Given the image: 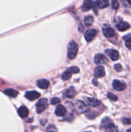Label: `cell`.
<instances>
[{
  "mask_svg": "<svg viewBox=\"0 0 131 132\" xmlns=\"http://www.w3.org/2000/svg\"><path fill=\"white\" fill-rule=\"evenodd\" d=\"M60 102V100L59 99V98L53 97V98H52V99H51V104L55 105V104H58V103H59Z\"/></svg>",
  "mask_w": 131,
  "mask_h": 132,
  "instance_id": "obj_27",
  "label": "cell"
},
{
  "mask_svg": "<svg viewBox=\"0 0 131 132\" xmlns=\"http://www.w3.org/2000/svg\"><path fill=\"white\" fill-rule=\"evenodd\" d=\"M17 113L18 115L21 118H25V117H26L28 116L29 112H28V110L26 107L24 106H21L17 110Z\"/></svg>",
  "mask_w": 131,
  "mask_h": 132,
  "instance_id": "obj_12",
  "label": "cell"
},
{
  "mask_svg": "<svg viewBox=\"0 0 131 132\" xmlns=\"http://www.w3.org/2000/svg\"><path fill=\"white\" fill-rule=\"evenodd\" d=\"M68 70L73 74V73H77L79 72V68L77 67H71L70 68H68Z\"/></svg>",
  "mask_w": 131,
  "mask_h": 132,
  "instance_id": "obj_23",
  "label": "cell"
},
{
  "mask_svg": "<svg viewBox=\"0 0 131 132\" xmlns=\"http://www.w3.org/2000/svg\"><path fill=\"white\" fill-rule=\"evenodd\" d=\"M116 28L119 31L123 32V31L127 30L130 28V24L127 22L121 21L116 24Z\"/></svg>",
  "mask_w": 131,
  "mask_h": 132,
  "instance_id": "obj_11",
  "label": "cell"
},
{
  "mask_svg": "<svg viewBox=\"0 0 131 132\" xmlns=\"http://www.w3.org/2000/svg\"><path fill=\"white\" fill-rule=\"evenodd\" d=\"M96 34H97V32H96V30L95 29H91L88 30L86 31L85 32L84 34V37L85 39L86 40L87 42H91L92 39L95 37V36H96Z\"/></svg>",
  "mask_w": 131,
  "mask_h": 132,
  "instance_id": "obj_5",
  "label": "cell"
},
{
  "mask_svg": "<svg viewBox=\"0 0 131 132\" xmlns=\"http://www.w3.org/2000/svg\"><path fill=\"white\" fill-rule=\"evenodd\" d=\"M55 113L57 116H59V117H63V116H65L66 113V110L64 108V106L60 104V105H59L56 108Z\"/></svg>",
  "mask_w": 131,
  "mask_h": 132,
  "instance_id": "obj_14",
  "label": "cell"
},
{
  "mask_svg": "<svg viewBox=\"0 0 131 132\" xmlns=\"http://www.w3.org/2000/svg\"><path fill=\"white\" fill-rule=\"evenodd\" d=\"M86 132H91V131H86Z\"/></svg>",
  "mask_w": 131,
  "mask_h": 132,
  "instance_id": "obj_33",
  "label": "cell"
},
{
  "mask_svg": "<svg viewBox=\"0 0 131 132\" xmlns=\"http://www.w3.org/2000/svg\"><path fill=\"white\" fill-rule=\"evenodd\" d=\"M78 47L77 44L74 41H71L68 45V57L69 59H73L77 55Z\"/></svg>",
  "mask_w": 131,
  "mask_h": 132,
  "instance_id": "obj_2",
  "label": "cell"
},
{
  "mask_svg": "<svg viewBox=\"0 0 131 132\" xmlns=\"http://www.w3.org/2000/svg\"><path fill=\"white\" fill-rule=\"evenodd\" d=\"M127 132H131V128H130V129H128V130H127Z\"/></svg>",
  "mask_w": 131,
  "mask_h": 132,
  "instance_id": "obj_31",
  "label": "cell"
},
{
  "mask_svg": "<svg viewBox=\"0 0 131 132\" xmlns=\"http://www.w3.org/2000/svg\"><path fill=\"white\" fill-rule=\"evenodd\" d=\"M71 75L72 73L67 69L66 70L62 73V80H64V81H68V80H69V79L71 78Z\"/></svg>",
  "mask_w": 131,
  "mask_h": 132,
  "instance_id": "obj_22",
  "label": "cell"
},
{
  "mask_svg": "<svg viewBox=\"0 0 131 132\" xmlns=\"http://www.w3.org/2000/svg\"><path fill=\"white\" fill-rule=\"evenodd\" d=\"M92 0H84L83 5L82 6V10L83 11H88L92 8Z\"/></svg>",
  "mask_w": 131,
  "mask_h": 132,
  "instance_id": "obj_16",
  "label": "cell"
},
{
  "mask_svg": "<svg viewBox=\"0 0 131 132\" xmlns=\"http://www.w3.org/2000/svg\"><path fill=\"white\" fill-rule=\"evenodd\" d=\"M122 121L125 125H131V117L130 118H123Z\"/></svg>",
  "mask_w": 131,
  "mask_h": 132,
  "instance_id": "obj_28",
  "label": "cell"
},
{
  "mask_svg": "<svg viewBox=\"0 0 131 132\" xmlns=\"http://www.w3.org/2000/svg\"><path fill=\"white\" fill-rule=\"evenodd\" d=\"M41 94L36 91L27 92L25 94V97L29 101H33L39 98Z\"/></svg>",
  "mask_w": 131,
  "mask_h": 132,
  "instance_id": "obj_8",
  "label": "cell"
},
{
  "mask_svg": "<svg viewBox=\"0 0 131 132\" xmlns=\"http://www.w3.org/2000/svg\"><path fill=\"white\" fill-rule=\"evenodd\" d=\"M94 61L96 64H100V63H104L105 61V58L104 55L101 54H96L94 58Z\"/></svg>",
  "mask_w": 131,
  "mask_h": 132,
  "instance_id": "obj_18",
  "label": "cell"
},
{
  "mask_svg": "<svg viewBox=\"0 0 131 132\" xmlns=\"http://www.w3.org/2000/svg\"><path fill=\"white\" fill-rule=\"evenodd\" d=\"M49 132H55V131H49Z\"/></svg>",
  "mask_w": 131,
  "mask_h": 132,
  "instance_id": "obj_32",
  "label": "cell"
},
{
  "mask_svg": "<svg viewBox=\"0 0 131 132\" xmlns=\"http://www.w3.org/2000/svg\"><path fill=\"white\" fill-rule=\"evenodd\" d=\"M101 126V128H104L106 132H118V130L115 125L108 117H105L102 120Z\"/></svg>",
  "mask_w": 131,
  "mask_h": 132,
  "instance_id": "obj_1",
  "label": "cell"
},
{
  "mask_svg": "<svg viewBox=\"0 0 131 132\" xmlns=\"http://www.w3.org/2000/svg\"><path fill=\"white\" fill-rule=\"evenodd\" d=\"M37 85L39 88L41 89H46L50 85V82L48 80L44 79H42L38 80L37 82Z\"/></svg>",
  "mask_w": 131,
  "mask_h": 132,
  "instance_id": "obj_15",
  "label": "cell"
},
{
  "mask_svg": "<svg viewBox=\"0 0 131 132\" xmlns=\"http://www.w3.org/2000/svg\"><path fill=\"white\" fill-rule=\"evenodd\" d=\"M114 69H115L117 72H120L122 70V67L121 66V64H117L114 65Z\"/></svg>",
  "mask_w": 131,
  "mask_h": 132,
  "instance_id": "obj_29",
  "label": "cell"
},
{
  "mask_svg": "<svg viewBox=\"0 0 131 132\" xmlns=\"http://www.w3.org/2000/svg\"><path fill=\"white\" fill-rule=\"evenodd\" d=\"M113 86L114 90L117 91H123L126 88V85L118 80H114L113 82Z\"/></svg>",
  "mask_w": 131,
  "mask_h": 132,
  "instance_id": "obj_7",
  "label": "cell"
},
{
  "mask_svg": "<svg viewBox=\"0 0 131 132\" xmlns=\"http://www.w3.org/2000/svg\"><path fill=\"white\" fill-rule=\"evenodd\" d=\"M125 46L128 49L131 50V37H129L125 41Z\"/></svg>",
  "mask_w": 131,
  "mask_h": 132,
  "instance_id": "obj_26",
  "label": "cell"
},
{
  "mask_svg": "<svg viewBox=\"0 0 131 132\" xmlns=\"http://www.w3.org/2000/svg\"><path fill=\"white\" fill-rule=\"evenodd\" d=\"M127 2H128V3L131 5V0H127Z\"/></svg>",
  "mask_w": 131,
  "mask_h": 132,
  "instance_id": "obj_30",
  "label": "cell"
},
{
  "mask_svg": "<svg viewBox=\"0 0 131 132\" xmlns=\"http://www.w3.org/2000/svg\"><path fill=\"white\" fill-rule=\"evenodd\" d=\"M74 107L76 108V111L78 113H82L87 112L88 110V108L86 106L84 103L80 101H77L74 104Z\"/></svg>",
  "mask_w": 131,
  "mask_h": 132,
  "instance_id": "obj_4",
  "label": "cell"
},
{
  "mask_svg": "<svg viewBox=\"0 0 131 132\" xmlns=\"http://www.w3.org/2000/svg\"><path fill=\"white\" fill-rule=\"evenodd\" d=\"M76 95V91L73 87H70L66 90L64 92V96L67 98H73Z\"/></svg>",
  "mask_w": 131,
  "mask_h": 132,
  "instance_id": "obj_13",
  "label": "cell"
},
{
  "mask_svg": "<svg viewBox=\"0 0 131 132\" xmlns=\"http://www.w3.org/2000/svg\"><path fill=\"white\" fill-rule=\"evenodd\" d=\"M102 32L106 37H111L114 35V31L108 24H105L103 27Z\"/></svg>",
  "mask_w": 131,
  "mask_h": 132,
  "instance_id": "obj_6",
  "label": "cell"
},
{
  "mask_svg": "<svg viewBox=\"0 0 131 132\" xmlns=\"http://www.w3.org/2000/svg\"><path fill=\"white\" fill-rule=\"evenodd\" d=\"M105 52H106L107 55L113 61H117L119 59V53L116 50L108 49L105 51Z\"/></svg>",
  "mask_w": 131,
  "mask_h": 132,
  "instance_id": "obj_9",
  "label": "cell"
},
{
  "mask_svg": "<svg viewBox=\"0 0 131 132\" xmlns=\"http://www.w3.org/2000/svg\"><path fill=\"white\" fill-rule=\"evenodd\" d=\"M105 76V69L101 66L96 67L95 70V77L96 78H100Z\"/></svg>",
  "mask_w": 131,
  "mask_h": 132,
  "instance_id": "obj_10",
  "label": "cell"
},
{
  "mask_svg": "<svg viewBox=\"0 0 131 132\" xmlns=\"http://www.w3.org/2000/svg\"><path fill=\"white\" fill-rule=\"evenodd\" d=\"M86 102L89 106L92 107H96L100 104V101L98 99H95V98H87L86 99Z\"/></svg>",
  "mask_w": 131,
  "mask_h": 132,
  "instance_id": "obj_17",
  "label": "cell"
},
{
  "mask_svg": "<svg viewBox=\"0 0 131 132\" xmlns=\"http://www.w3.org/2000/svg\"><path fill=\"white\" fill-rule=\"evenodd\" d=\"M107 97L109 99H110L112 101H114L118 100V97L114 95V94H112V93H108Z\"/></svg>",
  "mask_w": 131,
  "mask_h": 132,
  "instance_id": "obj_25",
  "label": "cell"
},
{
  "mask_svg": "<svg viewBox=\"0 0 131 132\" xmlns=\"http://www.w3.org/2000/svg\"><path fill=\"white\" fill-rule=\"evenodd\" d=\"M48 100L45 98L44 99H41L37 102V104H36V108H37V112L38 113H42L43 111L46 110V108L48 107Z\"/></svg>",
  "mask_w": 131,
  "mask_h": 132,
  "instance_id": "obj_3",
  "label": "cell"
},
{
  "mask_svg": "<svg viewBox=\"0 0 131 132\" xmlns=\"http://www.w3.org/2000/svg\"><path fill=\"white\" fill-rule=\"evenodd\" d=\"M94 22L93 17L91 15H87L84 18V23L87 27H90L92 24Z\"/></svg>",
  "mask_w": 131,
  "mask_h": 132,
  "instance_id": "obj_21",
  "label": "cell"
},
{
  "mask_svg": "<svg viewBox=\"0 0 131 132\" xmlns=\"http://www.w3.org/2000/svg\"><path fill=\"white\" fill-rule=\"evenodd\" d=\"M4 94H5L6 95H7L8 96L11 97H15L17 96L18 92L16 90H14V89L12 88H8L6 89L5 90H4Z\"/></svg>",
  "mask_w": 131,
  "mask_h": 132,
  "instance_id": "obj_19",
  "label": "cell"
},
{
  "mask_svg": "<svg viewBox=\"0 0 131 132\" xmlns=\"http://www.w3.org/2000/svg\"><path fill=\"white\" fill-rule=\"evenodd\" d=\"M96 5L100 9H105L109 6L108 0H96Z\"/></svg>",
  "mask_w": 131,
  "mask_h": 132,
  "instance_id": "obj_20",
  "label": "cell"
},
{
  "mask_svg": "<svg viewBox=\"0 0 131 132\" xmlns=\"http://www.w3.org/2000/svg\"><path fill=\"white\" fill-rule=\"evenodd\" d=\"M112 7L114 10H117L119 8V2L118 0H113L112 1Z\"/></svg>",
  "mask_w": 131,
  "mask_h": 132,
  "instance_id": "obj_24",
  "label": "cell"
}]
</instances>
